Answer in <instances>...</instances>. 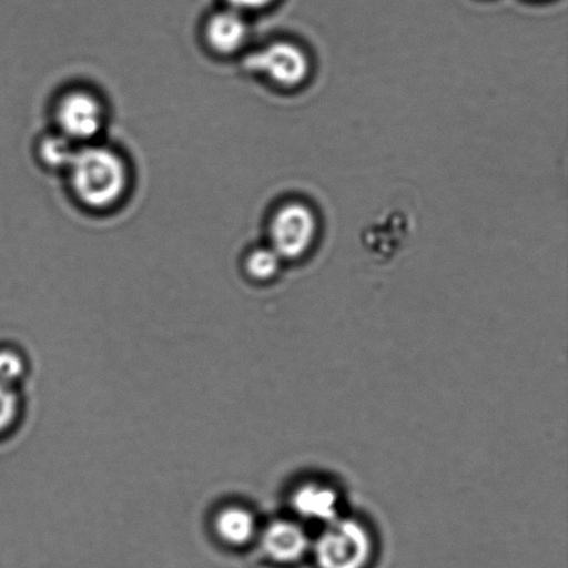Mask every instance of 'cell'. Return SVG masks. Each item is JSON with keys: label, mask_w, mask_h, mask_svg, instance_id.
<instances>
[{"label": "cell", "mask_w": 568, "mask_h": 568, "mask_svg": "<svg viewBox=\"0 0 568 568\" xmlns=\"http://www.w3.org/2000/svg\"><path fill=\"white\" fill-rule=\"evenodd\" d=\"M69 172L75 196L92 210L113 207L124 197L130 181L121 155L97 144L78 148Z\"/></svg>", "instance_id": "1"}, {"label": "cell", "mask_w": 568, "mask_h": 568, "mask_svg": "<svg viewBox=\"0 0 568 568\" xmlns=\"http://www.w3.org/2000/svg\"><path fill=\"white\" fill-rule=\"evenodd\" d=\"M371 552L369 534L358 521L351 519L328 523L315 547L321 568H364Z\"/></svg>", "instance_id": "2"}, {"label": "cell", "mask_w": 568, "mask_h": 568, "mask_svg": "<svg viewBox=\"0 0 568 568\" xmlns=\"http://www.w3.org/2000/svg\"><path fill=\"white\" fill-rule=\"evenodd\" d=\"M244 69L268 78L277 87L292 89L308 78L311 63L297 44L274 42L250 53L244 60Z\"/></svg>", "instance_id": "3"}, {"label": "cell", "mask_w": 568, "mask_h": 568, "mask_svg": "<svg viewBox=\"0 0 568 568\" xmlns=\"http://www.w3.org/2000/svg\"><path fill=\"white\" fill-rule=\"evenodd\" d=\"M316 226L315 215L305 204L283 205L272 220L271 247L282 260L300 258L314 243Z\"/></svg>", "instance_id": "4"}, {"label": "cell", "mask_w": 568, "mask_h": 568, "mask_svg": "<svg viewBox=\"0 0 568 568\" xmlns=\"http://www.w3.org/2000/svg\"><path fill=\"white\" fill-rule=\"evenodd\" d=\"M60 133L75 144H91L105 124V110L97 94L88 91L67 93L58 108Z\"/></svg>", "instance_id": "5"}, {"label": "cell", "mask_w": 568, "mask_h": 568, "mask_svg": "<svg viewBox=\"0 0 568 568\" xmlns=\"http://www.w3.org/2000/svg\"><path fill=\"white\" fill-rule=\"evenodd\" d=\"M247 38V21L241 11L231 8L215 13L205 26V39L215 53H236L244 47Z\"/></svg>", "instance_id": "6"}, {"label": "cell", "mask_w": 568, "mask_h": 568, "mask_svg": "<svg viewBox=\"0 0 568 568\" xmlns=\"http://www.w3.org/2000/svg\"><path fill=\"white\" fill-rule=\"evenodd\" d=\"M310 547L308 537L295 523L280 520L272 523L264 531L263 548L271 559L280 564H292L303 558Z\"/></svg>", "instance_id": "7"}, {"label": "cell", "mask_w": 568, "mask_h": 568, "mask_svg": "<svg viewBox=\"0 0 568 568\" xmlns=\"http://www.w3.org/2000/svg\"><path fill=\"white\" fill-rule=\"evenodd\" d=\"M295 511L305 519L332 523L338 519V497L331 487L321 484H305L293 495Z\"/></svg>", "instance_id": "8"}, {"label": "cell", "mask_w": 568, "mask_h": 568, "mask_svg": "<svg viewBox=\"0 0 568 568\" xmlns=\"http://www.w3.org/2000/svg\"><path fill=\"white\" fill-rule=\"evenodd\" d=\"M215 530L225 542L241 547L252 541L257 530V521L252 511L241 506H231L216 516Z\"/></svg>", "instance_id": "9"}, {"label": "cell", "mask_w": 568, "mask_h": 568, "mask_svg": "<svg viewBox=\"0 0 568 568\" xmlns=\"http://www.w3.org/2000/svg\"><path fill=\"white\" fill-rule=\"evenodd\" d=\"M78 146L74 142L65 138L63 133L43 139L39 153L43 163L52 169L69 170L72 160H74Z\"/></svg>", "instance_id": "10"}, {"label": "cell", "mask_w": 568, "mask_h": 568, "mask_svg": "<svg viewBox=\"0 0 568 568\" xmlns=\"http://www.w3.org/2000/svg\"><path fill=\"white\" fill-rule=\"evenodd\" d=\"M282 258L274 248L263 247L248 254L246 268L248 275L257 281H268L281 270Z\"/></svg>", "instance_id": "11"}, {"label": "cell", "mask_w": 568, "mask_h": 568, "mask_svg": "<svg viewBox=\"0 0 568 568\" xmlns=\"http://www.w3.org/2000/svg\"><path fill=\"white\" fill-rule=\"evenodd\" d=\"M24 369V361L19 354L10 349L0 351V384L10 387L11 383L19 381Z\"/></svg>", "instance_id": "12"}, {"label": "cell", "mask_w": 568, "mask_h": 568, "mask_svg": "<svg viewBox=\"0 0 568 568\" xmlns=\"http://www.w3.org/2000/svg\"><path fill=\"white\" fill-rule=\"evenodd\" d=\"M19 412V398L9 386L0 384V432L11 426Z\"/></svg>", "instance_id": "13"}, {"label": "cell", "mask_w": 568, "mask_h": 568, "mask_svg": "<svg viewBox=\"0 0 568 568\" xmlns=\"http://www.w3.org/2000/svg\"><path fill=\"white\" fill-rule=\"evenodd\" d=\"M230 8L236 11H255L268 8L271 3H274L275 0H226Z\"/></svg>", "instance_id": "14"}]
</instances>
